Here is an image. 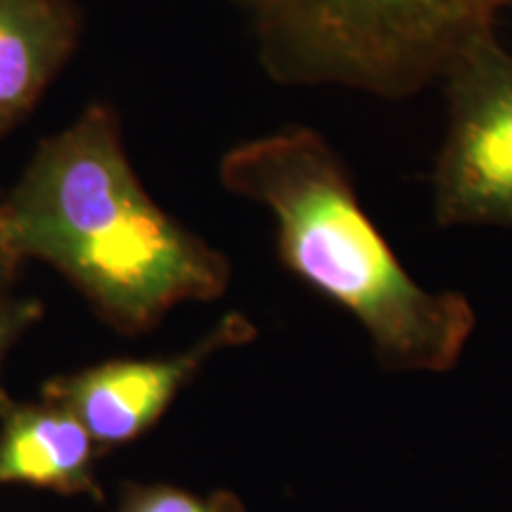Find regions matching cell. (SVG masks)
Wrapping results in <instances>:
<instances>
[{"instance_id": "6da1fadb", "label": "cell", "mask_w": 512, "mask_h": 512, "mask_svg": "<svg viewBox=\"0 0 512 512\" xmlns=\"http://www.w3.org/2000/svg\"><path fill=\"white\" fill-rule=\"evenodd\" d=\"M12 245L76 287L124 335L226 294L230 261L159 207L126 155L119 112L88 102L38 143L3 202Z\"/></svg>"}, {"instance_id": "7a4b0ae2", "label": "cell", "mask_w": 512, "mask_h": 512, "mask_svg": "<svg viewBox=\"0 0 512 512\" xmlns=\"http://www.w3.org/2000/svg\"><path fill=\"white\" fill-rule=\"evenodd\" d=\"M223 188L275 219L287 271L349 311L384 366L444 373L458 363L475 313L463 294L422 287L358 202L349 166L316 128L290 124L233 145Z\"/></svg>"}, {"instance_id": "3957f363", "label": "cell", "mask_w": 512, "mask_h": 512, "mask_svg": "<svg viewBox=\"0 0 512 512\" xmlns=\"http://www.w3.org/2000/svg\"><path fill=\"white\" fill-rule=\"evenodd\" d=\"M264 74L287 88H342L387 102L437 86L510 0H226Z\"/></svg>"}, {"instance_id": "277c9868", "label": "cell", "mask_w": 512, "mask_h": 512, "mask_svg": "<svg viewBox=\"0 0 512 512\" xmlns=\"http://www.w3.org/2000/svg\"><path fill=\"white\" fill-rule=\"evenodd\" d=\"M448 126L434 164L439 226L512 223V53L496 31L448 64Z\"/></svg>"}, {"instance_id": "5b68a950", "label": "cell", "mask_w": 512, "mask_h": 512, "mask_svg": "<svg viewBox=\"0 0 512 512\" xmlns=\"http://www.w3.org/2000/svg\"><path fill=\"white\" fill-rule=\"evenodd\" d=\"M254 337L252 320L245 313L230 311L181 354L147 361H110L57 377L46 387V399L74 413L98 446L128 444L162 418L209 358L249 344Z\"/></svg>"}, {"instance_id": "8992f818", "label": "cell", "mask_w": 512, "mask_h": 512, "mask_svg": "<svg viewBox=\"0 0 512 512\" xmlns=\"http://www.w3.org/2000/svg\"><path fill=\"white\" fill-rule=\"evenodd\" d=\"M81 34L76 0H0V140L34 112Z\"/></svg>"}, {"instance_id": "52a82bcc", "label": "cell", "mask_w": 512, "mask_h": 512, "mask_svg": "<svg viewBox=\"0 0 512 512\" xmlns=\"http://www.w3.org/2000/svg\"><path fill=\"white\" fill-rule=\"evenodd\" d=\"M0 430V486L29 484L60 494L100 496L93 477L95 444L60 403L10 408Z\"/></svg>"}, {"instance_id": "ba28073f", "label": "cell", "mask_w": 512, "mask_h": 512, "mask_svg": "<svg viewBox=\"0 0 512 512\" xmlns=\"http://www.w3.org/2000/svg\"><path fill=\"white\" fill-rule=\"evenodd\" d=\"M121 512H245L230 494L200 498L174 486H147L126 496Z\"/></svg>"}, {"instance_id": "9c48e42d", "label": "cell", "mask_w": 512, "mask_h": 512, "mask_svg": "<svg viewBox=\"0 0 512 512\" xmlns=\"http://www.w3.org/2000/svg\"><path fill=\"white\" fill-rule=\"evenodd\" d=\"M43 316V304L36 297H8L0 299V370H3L5 356L10 354V349L22 339L24 332L41 320ZM8 394L3 392V384H0V415L10 411Z\"/></svg>"}, {"instance_id": "30bf717a", "label": "cell", "mask_w": 512, "mask_h": 512, "mask_svg": "<svg viewBox=\"0 0 512 512\" xmlns=\"http://www.w3.org/2000/svg\"><path fill=\"white\" fill-rule=\"evenodd\" d=\"M22 264V256L17 254V249L10 240L3 202H0V299L12 294V285H15Z\"/></svg>"}]
</instances>
